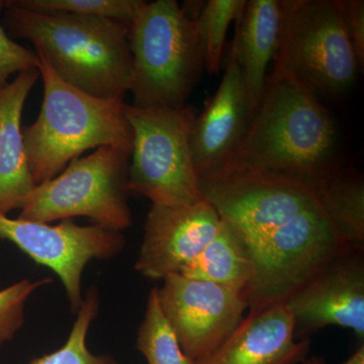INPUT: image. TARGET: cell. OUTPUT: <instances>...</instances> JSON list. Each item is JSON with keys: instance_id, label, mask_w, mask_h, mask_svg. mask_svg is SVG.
Returning <instances> with one entry per match:
<instances>
[{"instance_id": "cell-1", "label": "cell", "mask_w": 364, "mask_h": 364, "mask_svg": "<svg viewBox=\"0 0 364 364\" xmlns=\"http://www.w3.org/2000/svg\"><path fill=\"white\" fill-rule=\"evenodd\" d=\"M343 164L331 112L310 88L273 70L245 135L217 176L282 177L314 191Z\"/></svg>"}, {"instance_id": "cell-2", "label": "cell", "mask_w": 364, "mask_h": 364, "mask_svg": "<svg viewBox=\"0 0 364 364\" xmlns=\"http://www.w3.org/2000/svg\"><path fill=\"white\" fill-rule=\"evenodd\" d=\"M11 37L28 40L66 83L100 98L124 100L133 58L130 23L70 14H41L0 1Z\"/></svg>"}, {"instance_id": "cell-3", "label": "cell", "mask_w": 364, "mask_h": 364, "mask_svg": "<svg viewBox=\"0 0 364 364\" xmlns=\"http://www.w3.org/2000/svg\"><path fill=\"white\" fill-rule=\"evenodd\" d=\"M38 56L44 100L35 123L23 131L35 183L51 181L87 150L114 147L131 154L133 132L124 100L93 97L73 87Z\"/></svg>"}, {"instance_id": "cell-4", "label": "cell", "mask_w": 364, "mask_h": 364, "mask_svg": "<svg viewBox=\"0 0 364 364\" xmlns=\"http://www.w3.org/2000/svg\"><path fill=\"white\" fill-rule=\"evenodd\" d=\"M133 107L181 109L203 69L195 21L176 0L144 1L130 23Z\"/></svg>"}, {"instance_id": "cell-5", "label": "cell", "mask_w": 364, "mask_h": 364, "mask_svg": "<svg viewBox=\"0 0 364 364\" xmlns=\"http://www.w3.org/2000/svg\"><path fill=\"white\" fill-rule=\"evenodd\" d=\"M133 132L130 191L154 205L184 207L205 200L191 149L196 116L193 107L142 109L124 105Z\"/></svg>"}, {"instance_id": "cell-6", "label": "cell", "mask_w": 364, "mask_h": 364, "mask_svg": "<svg viewBox=\"0 0 364 364\" xmlns=\"http://www.w3.org/2000/svg\"><path fill=\"white\" fill-rule=\"evenodd\" d=\"M130 156L119 148L100 147L72 160L58 176L36 186L18 219L49 224L85 217L95 226L122 233L133 223L128 203Z\"/></svg>"}, {"instance_id": "cell-7", "label": "cell", "mask_w": 364, "mask_h": 364, "mask_svg": "<svg viewBox=\"0 0 364 364\" xmlns=\"http://www.w3.org/2000/svg\"><path fill=\"white\" fill-rule=\"evenodd\" d=\"M282 23L273 70L316 95H343L355 82L358 60L335 0H280Z\"/></svg>"}, {"instance_id": "cell-8", "label": "cell", "mask_w": 364, "mask_h": 364, "mask_svg": "<svg viewBox=\"0 0 364 364\" xmlns=\"http://www.w3.org/2000/svg\"><path fill=\"white\" fill-rule=\"evenodd\" d=\"M255 272L242 294L249 312L284 304L334 256L350 248L317 207L256 242Z\"/></svg>"}, {"instance_id": "cell-9", "label": "cell", "mask_w": 364, "mask_h": 364, "mask_svg": "<svg viewBox=\"0 0 364 364\" xmlns=\"http://www.w3.org/2000/svg\"><path fill=\"white\" fill-rule=\"evenodd\" d=\"M0 239L18 246L38 264L52 269L65 287L72 312L82 305L81 279L92 259H109L126 245L121 232L105 228L79 226L71 219L59 225L11 219L0 213Z\"/></svg>"}, {"instance_id": "cell-10", "label": "cell", "mask_w": 364, "mask_h": 364, "mask_svg": "<svg viewBox=\"0 0 364 364\" xmlns=\"http://www.w3.org/2000/svg\"><path fill=\"white\" fill-rule=\"evenodd\" d=\"M203 196L250 245L318 205L312 188L262 174L200 179Z\"/></svg>"}, {"instance_id": "cell-11", "label": "cell", "mask_w": 364, "mask_h": 364, "mask_svg": "<svg viewBox=\"0 0 364 364\" xmlns=\"http://www.w3.org/2000/svg\"><path fill=\"white\" fill-rule=\"evenodd\" d=\"M157 294L182 350L195 363L219 348L248 310L242 294L179 273L165 277Z\"/></svg>"}, {"instance_id": "cell-12", "label": "cell", "mask_w": 364, "mask_h": 364, "mask_svg": "<svg viewBox=\"0 0 364 364\" xmlns=\"http://www.w3.org/2000/svg\"><path fill=\"white\" fill-rule=\"evenodd\" d=\"M291 314L298 340L339 326L364 339V258L363 251L347 248L284 303Z\"/></svg>"}, {"instance_id": "cell-13", "label": "cell", "mask_w": 364, "mask_h": 364, "mask_svg": "<svg viewBox=\"0 0 364 364\" xmlns=\"http://www.w3.org/2000/svg\"><path fill=\"white\" fill-rule=\"evenodd\" d=\"M220 223L219 213L207 200L184 207L153 205L144 226L136 272L152 280L181 272L212 240Z\"/></svg>"}, {"instance_id": "cell-14", "label": "cell", "mask_w": 364, "mask_h": 364, "mask_svg": "<svg viewBox=\"0 0 364 364\" xmlns=\"http://www.w3.org/2000/svg\"><path fill=\"white\" fill-rule=\"evenodd\" d=\"M251 117L247 90L231 48L221 83L191 128V155L200 181L221 173L245 135Z\"/></svg>"}, {"instance_id": "cell-15", "label": "cell", "mask_w": 364, "mask_h": 364, "mask_svg": "<svg viewBox=\"0 0 364 364\" xmlns=\"http://www.w3.org/2000/svg\"><path fill=\"white\" fill-rule=\"evenodd\" d=\"M310 347V339L296 338L293 316L280 304L249 312L219 348L196 364H298Z\"/></svg>"}, {"instance_id": "cell-16", "label": "cell", "mask_w": 364, "mask_h": 364, "mask_svg": "<svg viewBox=\"0 0 364 364\" xmlns=\"http://www.w3.org/2000/svg\"><path fill=\"white\" fill-rule=\"evenodd\" d=\"M39 69L18 74L0 90V213L21 210L37 184L26 157L21 116Z\"/></svg>"}, {"instance_id": "cell-17", "label": "cell", "mask_w": 364, "mask_h": 364, "mask_svg": "<svg viewBox=\"0 0 364 364\" xmlns=\"http://www.w3.org/2000/svg\"><path fill=\"white\" fill-rule=\"evenodd\" d=\"M280 23V0H249L237 21L232 49L240 66L252 117L264 95L267 68L279 47Z\"/></svg>"}, {"instance_id": "cell-18", "label": "cell", "mask_w": 364, "mask_h": 364, "mask_svg": "<svg viewBox=\"0 0 364 364\" xmlns=\"http://www.w3.org/2000/svg\"><path fill=\"white\" fill-rule=\"evenodd\" d=\"M254 272L250 243L234 225L221 218L212 240L195 259L182 268L179 274L213 282L242 294L252 280Z\"/></svg>"}, {"instance_id": "cell-19", "label": "cell", "mask_w": 364, "mask_h": 364, "mask_svg": "<svg viewBox=\"0 0 364 364\" xmlns=\"http://www.w3.org/2000/svg\"><path fill=\"white\" fill-rule=\"evenodd\" d=\"M320 207L348 247L364 251V181L343 164L314 188Z\"/></svg>"}, {"instance_id": "cell-20", "label": "cell", "mask_w": 364, "mask_h": 364, "mask_svg": "<svg viewBox=\"0 0 364 364\" xmlns=\"http://www.w3.org/2000/svg\"><path fill=\"white\" fill-rule=\"evenodd\" d=\"M136 348L148 364H196L182 350L176 333L163 315L157 289L148 296L145 317L138 330Z\"/></svg>"}, {"instance_id": "cell-21", "label": "cell", "mask_w": 364, "mask_h": 364, "mask_svg": "<svg viewBox=\"0 0 364 364\" xmlns=\"http://www.w3.org/2000/svg\"><path fill=\"white\" fill-rule=\"evenodd\" d=\"M246 0H208L195 21L202 48L203 68L208 73L221 70L228 28L241 18Z\"/></svg>"}, {"instance_id": "cell-22", "label": "cell", "mask_w": 364, "mask_h": 364, "mask_svg": "<svg viewBox=\"0 0 364 364\" xmlns=\"http://www.w3.org/2000/svg\"><path fill=\"white\" fill-rule=\"evenodd\" d=\"M100 296L90 289L77 312V318L65 344L52 353L33 359L31 364H117L107 355H95L88 350L86 337L92 321L97 316Z\"/></svg>"}, {"instance_id": "cell-23", "label": "cell", "mask_w": 364, "mask_h": 364, "mask_svg": "<svg viewBox=\"0 0 364 364\" xmlns=\"http://www.w3.org/2000/svg\"><path fill=\"white\" fill-rule=\"evenodd\" d=\"M14 6L41 14H70L114 18L131 23L142 0H9Z\"/></svg>"}, {"instance_id": "cell-24", "label": "cell", "mask_w": 364, "mask_h": 364, "mask_svg": "<svg viewBox=\"0 0 364 364\" xmlns=\"http://www.w3.org/2000/svg\"><path fill=\"white\" fill-rule=\"evenodd\" d=\"M50 282L51 279L37 282L23 279L0 291V347L20 331L25 322L26 301L31 294Z\"/></svg>"}, {"instance_id": "cell-25", "label": "cell", "mask_w": 364, "mask_h": 364, "mask_svg": "<svg viewBox=\"0 0 364 364\" xmlns=\"http://www.w3.org/2000/svg\"><path fill=\"white\" fill-rule=\"evenodd\" d=\"M37 53L14 42L0 26V90L9 83L14 74L39 69Z\"/></svg>"}, {"instance_id": "cell-26", "label": "cell", "mask_w": 364, "mask_h": 364, "mask_svg": "<svg viewBox=\"0 0 364 364\" xmlns=\"http://www.w3.org/2000/svg\"><path fill=\"white\" fill-rule=\"evenodd\" d=\"M345 28L348 33L359 69L364 65V1L363 0H335Z\"/></svg>"}, {"instance_id": "cell-27", "label": "cell", "mask_w": 364, "mask_h": 364, "mask_svg": "<svg viewBox=\"0 0 364 364\" xmlns=\"http://www.w3.org/2000/svg\"><path fill=\"white\" fill-rule=\"evenodd\" d=\"M301 364H330L326 363L324 359L318 358V356H313V358H306ZM339 364H364V345H361L360 347L354 352L353 354L343 361V363Z\"/></svg>"}]
</instances>
